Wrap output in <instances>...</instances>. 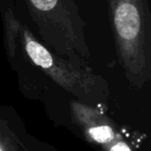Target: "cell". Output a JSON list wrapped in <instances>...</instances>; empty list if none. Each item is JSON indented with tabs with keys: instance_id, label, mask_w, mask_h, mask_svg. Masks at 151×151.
Masks as SVG:
<instances>
[{
	"instance_id": "cell-1",
	"label": "cell",
	"mask_w": 151,
	"mask_h": 151,
	"mask_svg": "<svg viewBox=\"0 0 151 151\" xmlns=\"http://www.w3.org/2000/svg\"><path fill=\"white\" fill-rule=\"evenodd\" d=\"M119 62L128 82L143 87L151 79V14L147 0H108Z\"/></svg>"
},
{
	"instance_id": "cell-2",
	"label": "cell",
	"mask_w": 151,
	"mask_h": 151,
	"mask_svg": "<svg viewBox=\"0 0 151 151\" xmlns=\"http://www.w3.org/2000/svg\"><path fill=\"white\" fill-rule=\"evenodd\" d=\"M29 3L42 37L55 54L88 67L90 51L85 24L75 0H29Z\"/></svg>"
},
{
	"instance_id": "cell-3",
	"label": "cell",
	"mask_w": 151,
	"mask_h": 151,
	"mask_svg": "<svg viewBox=\"0 0 151 151\" xmlns=\"http://www.w3.org/2000/svg\"><path fill=\"white\" fill-rule=\"evenodd\" d=\"M24 42L26 53L32 62L44 69L64 90L90 106L107 101L109 96L107 83L90 68L76 65L52 53L27 31Z\"/></svg>"
},
{
	"instance_id": "cell-4",
	"label": "cell",
	"mask_w": 151,
	"mask_h": 151,
	"mask_svg": "<svg viewBox=\"0 0 151 151\" xmlns=\"http://www.w3.org/2000/svg\"><path fill=\"white\" fill-rule=\"evenodd\" d=\"M70 109L75 122L89 141L107 145L120 138L114 129L111 120L97 108L76 101L71 103Z\"/></svg>"
},
{
	"instance_id": "cell-5",
	"label": "cell",
	"mask_w": 151,
	"mask_h": 151,
	"mask_svg": "<svg viewBox=\"0 0 151 151\" xmlns=\"http://www.w3.org/2000/svg\"><path fill=\"white\" fill-rule=\"evenodd\" d=\"M105 151H132L130 147L120 138L116 139L115 141L109 143L107 145H104Z\"/></svg>"
},
{
	"instance_id": "cell-6",
	"label": "cell",
	"mask_w": 151,
	"mask_h": 151,
	"mask_svg": "<svg viewBox=\"0 0 151 151\" xmlns=\"http://www.w3.org/2000/svg\"><path fill=\"white\" fill-rule=\"evenodd\" d=\"M0 151H2V150H1V149H0Z\"/></svg>"
}]
</instances>
